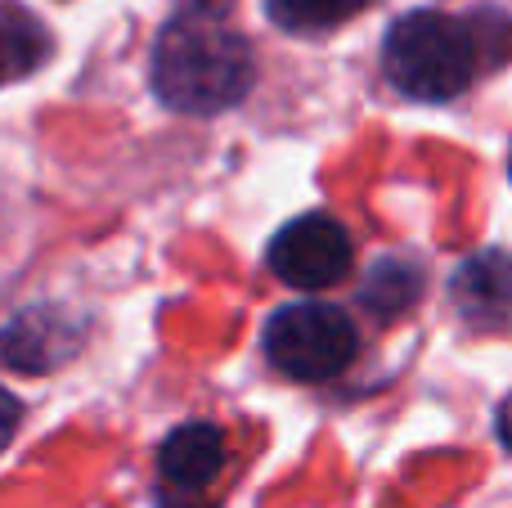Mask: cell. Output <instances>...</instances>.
I'll return each instance as SVG.
<instances>
[{
    "instance_id": "obj_2",
    "label": "cell",
    "mask_w": 512,
    "mask_h": 508,
    "mask_svg": "<svg viewBox=\"0 0 512 508\" xmlns=\"http://www.w3.org/2000/svg\"><path fill=\"white\" fill-rule=\"evenodd\" d=\"M477 18H454L445 9H414L387 27L382 72L400 95L418 104H445L472 86L481 68Z\"/></svg>"
},
{
    "instance_id": "obj_8",
    "label": "cell",
    "mask_w": 512,
    "mask_h": 508,
    "mask_svg": "<svg viewBox=\"0 0 512 508\" xmlns=\"http://www.w3.org/2000/svg\"><path fill=\"white\" fill-rule=\"evenodd\" d=\"M418 297H423V270L405 257H382L378 266L369 270L364 288H360V302L369 306L378 320H396V315H405Z\"/></svg>"
},
{
    "instance_id": "obj_12",
    "label": "cell",
    "mask_w": 512,
    "mask_h": 508,
    "mask_svg": "<svg viewBox=\"0 0 512 508\" xmlns=\"http://www.w3.org/2000/svg\"><path fill=\"white\" fill-rule=\"evenodd\" d=\"M234 0H180V9L185 14H203V18H225V9H230Z\"/></svg>"
},
{
    "instance_id": "obj_9",
    "label": "cell",
    "mask_w": 512,
    "mask_h": 508,
    "mask_svg": "<svg viewBox=\"0 0 512 508\" xmlns=\"http://www.w3.org/2000/svg\"><path fill=\"white\" fill-rule=\"evenodd\" d=\"M50 54V32L32 14L14 5H0V86L9 77H23Z\"/></svg>"
},
{
    "instance_id": "obj_3",
    "label": "cell",
    "mask_w": 512,
    "mask_h": 508,
    "mask_svg": "<svg viewBox=\"0 0 512 508\" xmlns=\"http://www.w3.org/2000/svg\"><path fill=\"white\" fill-rule=\"evenodd\" d=\"M261 347L279 374L297 378V383H324L355 360L360 333H355L351 315L337 311V306L292 302L265 320Z\"/></svg>"
},
{
    "instance_id": "obj_4",
    "label": "cell",
    "mask_w": 512,
    "mask_h": 508,
    "mask_svg": "<svg viewBox=\"0 0 512 508\" xmlns=\"http://www.w3.org/2000/svg\"><path fill=\"white\" fill-rule=\"evenodd\" d=\"M351 234L337 216L328 212H306L297 221H288L279 234L270 239V270L283 279L288 288L301 293H319V288H333L337 279H346L351 270Z\"/></svg>"
},
{
    "instance_id": "obj_7",
    "label": "cell",
    "mask_w": 512,
    "mask_h": 508,
    "mask_svg": "<svg viewBox=\"0 0 512 508\" xmlns=\"http://www.w3.org/2000/svg\"><path fill=\"white\" fill-rule=\"evenodd\" d=\"M450 297L459 315L477 329H512V257L499 248L468 257L450 279Z\"/></svg>"
},
{
    "instance_id": "obj_6",
    "label": "cell",
    "mask_w": 512,
    "mask_h": 508,
    "mask_svg": "<svg viewBox=\"0 0 512 508\" xmlns=\"http://www.w3.org/2000/svg\"><path fill=\"white\" fill-rule=\"evenodd\" d=\"M225 468V432L216 423H180L158 450L162 508H194Z\"/></svg>"
},
{
    "instance_id": "obj_10",
    "label": "cell",
    "mask_w": 512,
    "mask_h": 508,
    "mask_svg": "<svg viewBox=\"0 0 512 508\" xmlns=\"http://www.w3.org/2000/svg\"><path fill=\"white\" fill-rule=\"evenodd\" d=\"M265 18L283 32H328L369 9V0H261Z\"/></svg>"
},
{
    "instance_id": "obj_13",
    "label": "cell",
    "mask_w": 512,
    "mask_h": 508,
    "mask_svg": "<svg viewBox=\"0 0 512 508\" xmlns=\"http://www.w3.org/2000/svg\"><path fill=\"white\" fill-rule=\"evenodd\" d=\"M495 432H499V441H504V450L512 455V396H504V401H499V410H495Z\"/></svg>"
},
{
    "instance_id": "obj_1",
    "label": "cell",
    "mask_w": 512,
    "mask_h": 508,
    "mask_svg": "<svg viewBox=\"0 0 512 508\" xmlns=\"http://www.w3.org/2000/svg\"><path fill=\"white\" fill-rule=\"evenodd\" d=\"M149 81L153 95L176 113L216 117L248 99L256 86V54L248 36L225 27L221 18L176 9L153 41Z\"/></svg>"
},
{
    "instance_id": "obj_5",
    "label": "cell",
    "mask_w": 512,
    "mask_h": 508,
    "mask_svg": "<svg viewBox=\"0 0 512 508\" xmlns=\"http://www.w3.org/2000/svg\"><path fill=\"white\" fill-rule=\"evenodd\" d=\"M86 347V320L63 302H36L0 329V365L14 374H54Z\"/></svg>"
},
{
    "instance_id": "obj_11",
    "label": "cell",
    "mask_w": 512,
    "mask_h": 508,
    "mask_svg": "<svg viewBox=\"0 0 512 508\" xmlns=\"http://www.w3.org/2000/svg\"><path fill=\"white\" fill-rule=\"evenodd\" d=\"M18 423H23V405L14 401V396L0 387V450L14 441V432H18Z\"/></svg>"
}]
</instances>
